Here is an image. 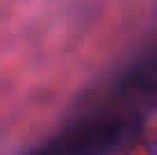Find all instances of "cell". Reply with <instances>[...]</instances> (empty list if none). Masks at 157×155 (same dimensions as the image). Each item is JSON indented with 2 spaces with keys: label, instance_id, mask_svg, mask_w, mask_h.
Returning a JSON list of instances; mask_svg holds the SVG:
<instances>
[{
  "label": "cell",
  "instance_id": "6da1fadb",
  "mask_svg": "<svg viewBox=\"0 0 157 155\" xmlns=\"http://www.w3.org/2000/svg\"><path fill=\"white\" fill-rule=\"evenodd\" d=\"M157 105V55L125 71L36 155H116Z\"/></svg>",
  "mask_w": 157,
  "mask_h": 155
}]
</instances>
